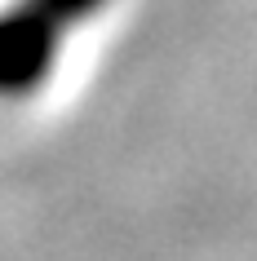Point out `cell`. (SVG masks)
Listing matches in <instances>:
<instances>
[{"label": "cell", "instance_id": "obj_1", "mask_svg": "<svg viewBox=\"0 0 257 261\" xmlns=\"http://www.w3.org/2000/svg\"><path fill=\"white\" fill-rule=\"evenodd\" d=\"M107 0H14L0 9V97H22L49 80L58 49Z\"/></svg>", "mask_w": 257, "mask_h": 261}]
</instances>
